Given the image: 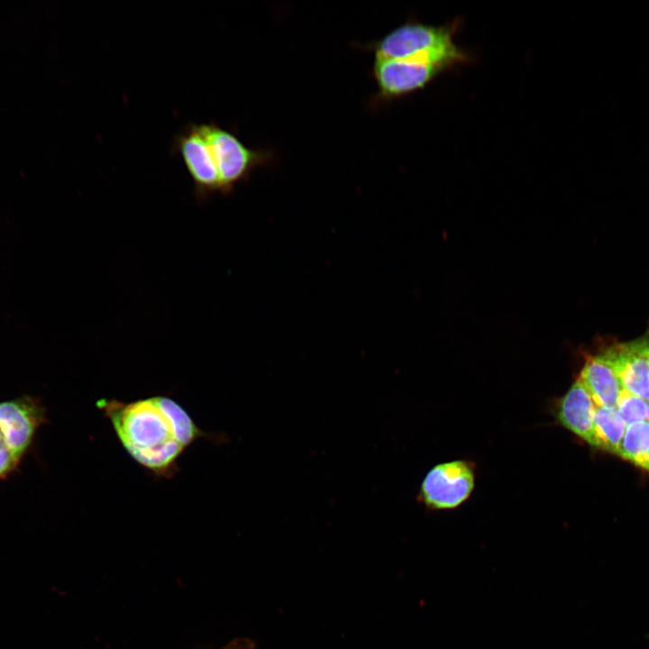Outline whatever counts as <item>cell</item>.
Segmentation results:
<instances>
[{"label": "cell", "mask_w": 649, "mask_h": 649, "mask_svg": "<svg viewBox=\"0 0 649 649\" xmlns=\"http://www.w3.org/2000/svg\"><path fill=\"white\" fill-rule=\"evenodd\" d=\"M616 408L629 425L645 420L647 401L623 388Z\"/></svg>", "instance_id": "13"}, {"label": "cell", "mask_w": 649, "mask_h": 649, "mask_svg": "<svg viewBox=\"0 0 649 649\" xmlns=\"http://www.w3.org/2000/svg\"><path fill=\"white\" fill-rule=\"evenodd\" d=\"M443 69L415 60L376 58L373 74L379 95L398 97L424 88Z\"/></svg>", "instance_id": "6"}, {"label": "cell", "mask_w": 649, "mask_h": 649, "mask_svg": "<svg viewBox=\"0 0 649 649\" xmlns=\"http://www.w3.org/2000/svg\"><path fill=\"white\" fill-rule=\"evenodd\" d=\"M599 354L624 389L649 400V338L612 345Z\"/></svg>", "instance_id": "7"}, {"label": "cell", "mask_w": 649, "mask_h": 649, "mask_svg": "<svg viewBox=\"0 0 649 649\" xmlns=\"http://www.w3.org/2000/svg\"><path fill=\"white\" fill-rule=\"evenodd\" d=\"M458 23L435 26L407 22L372 44L376 58L420 61L443 69L469 63L470 54L454 42Z\"/></svg>", "instance_id": "2"}, {"label": "cell", "mask_w": 649, "mask_h": 649, "mask_svg": "<svg viewBox=\"0 0 649 649\" xmlns=\"http://www.w3.org/2000/svg\"><path fill=\"white\" fill-rule=\"evenodd\" d=\"M474 483V471L467 462L439 463L425 476L419 498L431 509H452L469 498Z\"/></svg>", "instance_id": "5"}, {"label": "cell", "mask_w": 649, "mask_h": 649, "mask_svg": "<svg viewBox=\"0 0 649 649\" xmlns=\"http://www.w3.org/2000/svg\"><path fill=\"white\" fill-rule=\"evenodd\" d=\"M19 461L8 449L2 434L0 433V477L5 476L14 469Z\"/></svg>", "instance_id": "14"}, {"label": "cell", "mask_w": 649, "mask_h": 649, "mask_svg": "<svg viewBox=\"0 0 649 649\" xmlns=\"http://www.w3.org/2000/svg\"><path fill=\"white\" fill-rule=\"evenodd\" d=\"M200 126L219 176L221 194H229L267 158L264 152L247 147L233 133L217 123H200Z\"/></svg>", "instance_id": "3"}, {"label": "cell", "mask_w": 649, "mask_h": 649, "mask_svg": "<svg viewBox=\"0 0 649 649\" xmlns=\"http://www.w3.org/2000/svg\"><path fill=\"white\" fill-rule=\"evenodd\" d=\"M596 408L591 395L578 378L560 399L556 416L562 426L597 447L594 424Z\"/></svg>", "instance_id": "9"}, {"label": "cell", "mask_w": 649, "mask_h": 649, "mask_svg": "<svg viewBox=\"0 0 649 649\" xmlns=\"http://www.w3.org/2000/svg\"><path fill=\"white\" fill-rule=\"evenodd\" d=\"M597 448L618 454L627 426L617 408L597 407L594 417Z\"/></svg>", "instance_id": "11"}, {"label": "cell", "mask_w": 649, "mask_h": 649, "mask_svg": "<svg viewBox=\"0 0 649 649\" xmlns=\"http://www.w3.org/2000/svg\"><path fill=\"white\" fill-rule=\"evenodd\" d=\"M96 406L109 421L124 452L157 479L174 477L180 457L197 440L217 441L167 395L128 402L103 398Z\"/></svg>", "instance_id": "1"}, {"label": "cell", "mask_w": 649, "mask_h": 649, "mask_svg": "<svg viewBox=\"0 0 649 649\" xmlns=\"http://www.w3.org/2000/svg\"><path fill=\"white\" fill-rule=\"evenodd\" d=\"M171 151L182 160L197 201L204 202L211 195L220 193L219 176L200 123L186 124L174 136Z\"/></svg>", "instance_id": "4"}, {"label": "cell", "mask_w": 649, "mask_h": 649, "mask_svg": "<svg viewBox=\"0 0 649 649\" xmlns=\"http://www.w3.org/2000/svg\"><path fill=\"white\" fill-rule=\"evenodd\" d=\"M42 420V408L29 398L0 403V433L8 449L18 461L31 443L35 430Z\"/></svg>", "instance_id": "8"}, {"label": "cell", "mask_w": 649, "mask_h": 649, "mask_svg": "<svg viewBox=\"0 0 649 649\" xmlns=\"http://www.w3.org/2000/svg\"><path fill=\"white\" fill-rule=\"evenodd\" d=\"M619 455L637 466L649 470V423L647 421L627 425Z\"/></svg>", "instance_id": "12"}, {"label": "cell", "mask_w": 649, "mask_h": 649, "mask_svg": "<svg viewBox=\"0 0 649 649\" xmlns=\"http://www.w3.org/2000/svg\"><path fill=\"white\" fill-rule=\"evenodd\" d=\"M579 379L597 407H617L623 388L613 369L600 354L590 356L586 360Z\"/></svg>", "instance_id": "10"}, {"label": "cell", "mask_w": 649, "mask_h": 649, "mask_svg": "<svg viewBox=\"0 0 649 649\" xmlns=\"http://www.w3.org/2000/svg\"><path fill=\"white\" fill-rule=\"evenodd\" d=\"M646 418H647V422L649 423V400L647 401V413H646Z\"/></svg>", "instance_id": "15"}]
</instances>
